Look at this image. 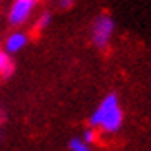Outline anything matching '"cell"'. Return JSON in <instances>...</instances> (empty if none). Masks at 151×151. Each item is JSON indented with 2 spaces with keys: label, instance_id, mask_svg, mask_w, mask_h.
Returning <instances> with one entry per match:
<instances>
[{
  "label": "cell",
  "instance_id": "obj_4",
  "mask_svg": "<svg viewBox=\"0 0 151 151\" xmlns=\"http://www.w3.org/2000/svg\"><path fill=\"white\" fill-rule=\"evenodd\" d=\"M29 42V36L24 32V31H14V32H10L7 36V39H5V53L7 55H15V53H19L22 49L27 46Z\"/></svg>",
  "mask_w": 151,
  "mask_h": 151
},
{
  "label": "cell",
  "instance_id": "obj_7",
  "mask_svg": "<svg viewBox=\"0 0 151 151\" xmlns=\"http://www.w3.org/2000/svg\"><path fill=\"white\" fill-rule=\"evenodd\" d=\"M49 24H51V14H49V12H42V14L37 17L34 27H36V31H44V29H48Z\"/></svg>",
  "mask_w": 151,
  "mask_h": 151
},
{
  "label": "cell",
  "instance_id": "obj_3",
  "mask_svg": "<svg viewBox=\"0 0 151 151\" xmlns=\"http://www.w3.org/2000/svg\"><path fill=\"white\" fill-rule=\"evenodd\" d=\"M37 0H14L12 5L9 9V24L14 27H21L31 19V15L34 12Z\"/></svg>",
  "mask_w": 151,
  "mask_h": 151
},
{
  "label": "cell",
  "instance_id": "obj_6",
  "mask_svg": "<svg viewBox=\"0 0 151 151\" xmlns=\"http://www.w3.org/2000/svg\"><path fill=\"white\" fill-rule=\"evenodd\" d=\"M68 150L70 151H93L92 146L85 143L82 137H71L68 141Z\"/></svg>",
  "mask_w": 151,
  "mask_h": 151
},
{
  "label": "cell",
  "instance_id": "obj_2",
  "mask_svg": "<svg viewBox=\"0 0 151 151\" xmlns=\"http://www.w3.org/2000/svg\"><path fill=\"white\" fill-rule=\"evenodd\" d=\"M116 31V24L114 19L109 14H100L95 17V21L92 22V29H90V37L93 46L99 49H107L110 44V39Z\"/></svg>",
  "mask_w": 151,
  "mask_h": 151
},
{
  "label": "cell",
  "instance_id": "obj_9",
  "mask_svg": "<svg viewBox=\"0 0 151 151\" xmlns=\"http://www.w3.org/2000/svg\"><path fill=\"white\" fill-rule=\"evenodd\" d=\"M58 4H60V7L61 9H68V7H71L73 0H58Z\"/></svg>",
  "mask_w": 151,
  "mask_h": 151
},
{
  "label": "cell",
  "instance_id": "obj_8",
  "mask_svg": "<svg viewBox=\"0 0 151 151\" xmlns=\"http://www.w3.org/2000/svg\"><path fill=\"white\" fill-rule=\"evenodd\" d=\"M82 139L87 144L92 146L93 143H97V139H99V132H97V129H93V127H90V126H88V127L82 132Z\"/></svg>",
  "mask_w": 151,
  "mask_h": 151
},
{
  "label": "cell",
  "instance_id": "obj_1",
  "mask_svg": "<svg viewBox=\"0 0 151 151\" xmlns=\"http://www.w3.org/2000/svg\"><path fill=\"white\" fill-rule=\"evenodd\" d=\"M124 112L121 109V102L117 93H107L95 110L88 117V126L97 131H102L104 134H116L122 127Z\"/></svg>",
  "mask_w": 151,
  "mask_h": 151
},
{
  "label": "cell",
  "instance_id": "obj_10",
  "mask_svg": "<svg viewBox=\"0 0 151 151\" xmlns=\"http://www.w3.org/2000/svg\"><path fill=\"white\" fill-rule=\"evenodd\" d=\"M5 121H7V114H5V110L0 107V126L5 122Z\"/></svg>",
  "mask_w": 151,
  "mask_h": 151
},
{
  "label": "cell",
  "instance_id": "obj_5",
  "mask_svg": "<svg viewBox=\"0 0 151 151\" xmlns=\"http://www.w3.org/2000/svg\"><path fill=\"white\" fill-rule=\"evenodd\" d=\"M12 73H14V63L4 49H0V78H9Z\"/></svg>",
  "mask_w": 151,
  "mask_h": 151
}]
</instances>
